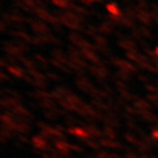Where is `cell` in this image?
I'll return each mask as SVG.
<instances>
[{
	"instance_id": "obj_1",
	"label": "cell",
	"mask_w": 158,
	"mask_h": 158,
	"mask_svg": "<svg viewBox=\"0 0 158 158\" xmlns=\"http://www.w3.org/2000/svg\"><path fill=\"white\" fill-rule=\"evenodd\" d=\"M108 10L111 11V12H113V13H118V8H116L114 5H108Z\"/></svg>"
}]
</instances>
